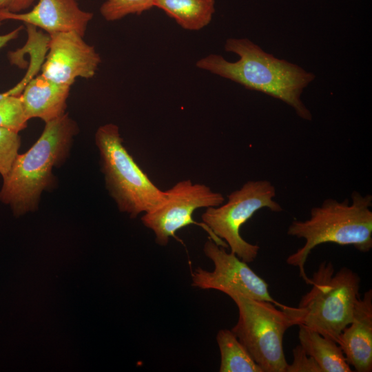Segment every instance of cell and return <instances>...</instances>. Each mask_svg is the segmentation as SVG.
<instances>
[{
	"label": "cell",
	"instance_id": "obj_21",
	"mask_svg": "<svg viewBox=\"0 0 372 372\" xmlns=\"http://www.w3.org/2000/svg\"><path fill=\"white\" fill-rule=\"evenodd\" d=\"M35 0H0V12L20 13L29 8Z\"/></svg>",
	"mask_w": 372,
	"mask_h": 372
},
{
	"label": "cell",
	"instance_id": "obj_13",
	"mask_svg": "<svg viewBox=\"0 0 372 372\" xmlns=\"http://www.w3.org/2000/svg\"><path fill=\"white\" fill-rule=\"evenodd\" d=\"M70 87L41 74L31 79L20 94L28 120L39 118L46 123L63 115Z\"/></svg>",
	"mask_w": 372,
	"mask_h": 372
},
{
	"label": "cell",
	"instance_id": "obj_2",
	"mask_svg": "<svg viewBox=\"0 0 372 372\" xmlns=\"http://www.w3.org/2000/svg\"><path fill=\"white\" fill-rule=\"evenodd\" d=\"M79 127L68 114L46 122L39 139L24 154H18L3 177L0 201L14 216L37 210L42 192L53 186L54 166L66 158Z\"/></svg>",
	"mask_w": 372,
	"mask_h": 372
},
{
	"label": "cell",
	"instance_id": "obj_22",
	"mask_svg": "<svg viewBox=\"0 0 372 372\" xmlns=\"http://www.w3.org/2000/svg\"><path fill=\"white\" fill-rule=\"evenodd\" d=\"M1 23V21H0V25ZM22 28L23 26L21 25L7 34H0V49L5 46L10 41L17 39L19 37V32Z\"/></svg>",
	"mask_w": 372,
	"mask_h": 372
},
{
	"label": "cell",
	"instance_id": "obj_6",
	"mask_svg": "<svg viewBox=\"0 0 372 372\" xmlns=\"http://www.w3.org/2000/svg\"><path fill=\"white\" fill-rule=\"evenodd\" d=\"M238 309V320L231 331L263 372H286L283 350L286 331L296 322L288 306L234 293L229 296Z\"/></svg>",
	"mask_w": 372,
	"mask_h": 372
},
{
	"label": "cell",
	"instance_id": "obj_3",
	"mask_svg": "<svg viewBox=\"0 0 372 372\" xmlns=\"http://www.w3.org/2000/svg\"><path fill=\"white\" fill-rule=\"evenodd\" d=\"M372 196L354 191L351 203L348 198L338 201L327 198L311 209L310 218L292 221L287 234L304 238V245L289 255L286 262L298 268L300 276L310 283L304 265L311 251L323 243L351 245L361 252L372 249Z\"/></svg>",
	"mask_w": 372,
	"mask_h": 372
},
{
	"label": "cell",
	"instance_id": "obj_7",
	"mask_svg": "<svg viewBox=\"0 0 372 372\" xmlns=\"http://www.w3.org/2000/svg\"><path fill=\"white\" fill-rule=\"evenodd\" d=\"M276 195V188L270 181L249 180L229 194L225 203L207 207L201 216L202 223L224 240L239 258L251 262L256 258L260 247L244 240L240 229L261 209L281 211L282 207L273 200Z\"/></svg>",
	"mask_w": 372,
	"mask_h": 372
},
{
	"label": "cell",
	"instance_id": "obj_11",
	"mask_svg": "<svg viewBox=\"0 0 372 372\" xmlns=\"http://www.w3.org/2000/svg\"><path fill=\"white\" fill-rule=\"evenodd\" d=\"M93 13L81 10L77 0H39L25 13L0 12V21L16 20L38 27L49 34L73 32L84 37Z\"/></svg>",
	"mask_w": 372,
	"mask_h": 372
},
{
	"label": "cell",
	"instance_id": "obj_8",
	"mask_svg": "<svg viewBox=\"0 0 372 372\" xmlns=\"http://www.w3.org/2000/svg\"><path fill=\"white\" fill-rule=\"evenodd\" d=\"M222 194L212 191L204 184L190 180L178 182L165 191V198L153 209L144 213L141 222L155 234L156 242L165 246L177 231L192 224L199 225L217 245L225 248L227 244L217 237L203 223L193 219L194 211L199 208L217 207L224 203Z\"/></svg>",
	"mask_w": 372,
	"mask_h": 372
},
{
	"label": "cell",
	"instance_id": "obj_4",
	"mask_svg": "<svg viewBox=\"0 0 372 372\" xmlns=\"http://www.w3.org/2000/svg\"><path fill=\"white\" fill-rule=\"evenodd\" d=\"M311 289L298 307H288L296 325H303L337 342L351 322L360 298V278L347 267L335 273L331 262H323L310 278Z\"/></svg>",
	"mask_w": 372,
	"mask_h": 372
},
{
	"label": "cell",
	"instance_id": "obj_23",
	"mask_svg": "<svg viewBox=\"0 0 372 372\" xmlns=\"http://www.w3.org/2000/svg\"><path fill=\"white\" fill-rule=\"evenodd\" d=\"M10 95V92L9 90L3 93H0V100Z\"/></svg>",
	"mask_w": 372,
	"mask_h": 372
},
{
	"label": "cell",
	"instance_id": "obj_9",
	"mask_svg": "<svg viewBox=\"0 0 372 372\" xmlns=\"http://www.w3.org/2000/svg\"><path fill=\"white\" fill-rule=\"evenodd\" d=\"M205 256L214 265L209 271L200 267L192 273V286L201 289H214L227 296L238 293L247 297L271 302L278 307L285 305L270 295L268 284L252 270L247 262L234 253H228L210 238L203 247Z\"/></svg>",
	"mask_w": 372,
	"mask_h": 372
},
{
	"label": "cell",
	"instance_id": "obj_15",
	"mask_svg": "<svg viewBox=\"0 0 372 372\" xmlns=\"http://www.w3.org/2000/svg\"><path fill=\"white\" fill-rule=\"evenodd\" d=\"M154 7L161 9L183 29L199 30L211 21L215 0H154Z\"/></svg>",
	"mask_w": 372,
	"mask_h": 372
},
{
	"label": "cell",
	"instance_id": "obj_20",
	"mask_svg": "<svg viewBox=\"0 0 372 372\" xmlns=\"http://www.w3.org/2000/svg\"><path fill=\"white\" fill-rule=\"evenodd\" d=\"M293 361L287 364L286 372H322L313 358L307 354L300 344L293 349Z\"/></svg>",
	"mask_w": 372,
	"mask_h": 372
},
{
	"label": "cell",
	"instance_id": "obj_1",
	"mask_svg": "<svg viewBox=\"0 0 372 372\" xmlns=\"http://www.w3.org/2000/svg\"><path fill=\"white\" fill-rule=\"evenodd\" d=\"M224 48L237 54L239 59L231 62L220 54H211L199 59L196 66L247 89L280 100L291 107L302 119L312 120L311 112L301 96L315 80L313 72L267 53L247 38L227 39Z\"/></svg>",
	"mask_w": 372,
	"mask_h": 372
},
{
	"label": "cell",
	"instance_id": "obj_10",
	"mask_svg": "<svg viewBox=\"0 0 372 372\" xmlns=\"http://www.w3.org/2000/svg\"><path fill=\"white\" fill-rule=\"evenodd\" d=\"M49 35V52L41 65L43 76L70 86L78 77L90 79L94 76L101 59L94 46L73 32Z\"/></svg>",
	"mask_w": 372,
	"mask_h": 372
},
{
	"label": "cell",
	"instance_id": "obj_16",
	"mask_svg": "<svg viewBox=\"0 0 372 372\" xmlns=\"http://www.w3.org/2000/svg\"><path fill=\"white\" fill-rule=\"evenodd\" d=\"M216 342L220 353V372H263L231 330H219Z\"/></svg>",
	"mask_w": 372,
	"mask_h": 372
},
{
	"label": "cell",
	"instance_id": "obj_17",
	"mask_svg": "<svg viewBox=\"0 0 372 372\" xmlns=\"http://www.w3.org/2000/svg\"><path fill=\"white\" fill-rule=\"evenodd\" d=\"M20 95H10L0 100V127L19 132L27 127Z\"/></svg>",
	"mask_w": 372,
	"mask_h": 372
},
{
	"label": "cell",
	"instance_id": "obj_24",
	"mask_svg": "<svg viewBox=\"0 0 372 372\" xmlns=\"http://www.w3.org/2000/svg\"><path fill=\"white\" fill-rule=\"evenodd\" d=\"M78 1V0H77Z\"/></svg>",
	"mask_w": 372,
	"mask_h": 372
},
{
	"label": "cell",
	"instance_id": "obj_19",
	"mask_svg": "<svg viewBox=\"0 0 372 372\" xmlns=\"http://www.w3.org/2000/svg\"><path fill=\"white\" fill-rule=\"evenodd\" d=\"M21 137L18 132L0 127V174L5 176L19 154Z\"/></svg>",
	"mask_w": 372,
	"mask_h": 372
},
{
	"label": "cell",
	"instance_id": "obj_5",
	"mask_svg": "<svg viewBox=\"0 0 372 372\" xmlns=\"http://www.w3.org/2000/svg\"><path fill=\"white\" fill-rule=\"evenodd\" d=\"M118 127L101 125L95 134L106 188L118 209L136 218L158 206L165 191L157 187L123 145Z\"/></svg>",
	"mask_w": 372,
	"mask_h": 372
},
{
	"label": "cell",
	"instance_id": "obj_12",
	"mask_svg": "<svg viewBox=\"0 0 372 372\" xmlns=\"http://www.w3.org/2000/svg\"><path fill=\"white\" fill-rule=\"evenodd\" d=\"M337 343L346 361L358 372L372 371V290L356 303L351 322L342 330Z\"/></svg>",
	"mask_w": 372,
	"mask_h": 372
},
{
	"label": "cell",
	"instance_id": "obj_14",
	"mask_svg": "<svg viewBox=\"0 0 372 372\" xmlns=\"http://www.w3.org/2000/svg\"><path fill=\"white\" fill-rule=\"evenodd\" d=\"M300 344L314 359L322 372H351V366L337 342L303 325H299Z\"/></svg>",
	"mask_w": 372,
	"mask_h": 372
},
{
	"label": "cell",
	"instance_id": "obj_18",
	"mask_svg": "<svg viewBox=\"0 0 372 372\" xmlns=\"http://www.w3.org/2000/svg\"><path fill=\"white\" fill-rule=\"evenodd\" d=\"M154 7V0H106L100 8L108 21L121 19L129 14H141Z\"/></svg>",
	"mask_w": 372,
	"mask_h": 372
}]
</instances>
